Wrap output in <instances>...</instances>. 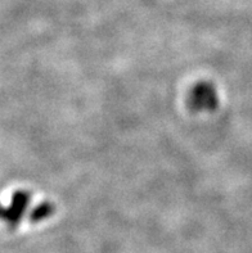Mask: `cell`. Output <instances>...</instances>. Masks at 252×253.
<instances>
[{
    "mask_svg": "<svg viewBox=\"0 0 252 253\" xmlns=\"http://www.w3.org/2000/svg\"><path fill=\"white\" fill-rule=\"evenodd\" d=\"M31 193L27 192V190H17V192H14L12 199H10V205L4 210L3 213V218L8 222L9 226L14 228L22 220L26 210H27L30 202H31Z\"/></svg>",
    "mask_w": 252,
    "mask_h": 253,
    "instance_id": "6da1fadb",
    "label": "cell"
},
{
    "mask_svg": "<svg viewBox=\"0 0 252 253\" xmlns=\"http://www.w3.org/2000/svg\"><path fill=\"white\" fill-rule=\"evenodd\" d=\"M55 207L51 202H47V201H45V202L39 203V205L36 206V207H34V209L31 210V212H30V221H31L32 224L43 221V220H45V218H48L49 216L53 215Z\"/></svg>",
    "mask_w": 252,
    "mask_h": 253,
    "instance_id": "3957f363",
    "label": "cell"
},
{
    "mask_svg": "<svg viewBox=\"0 0 252 253\" xmlns=\"http://www.w3.org/2000/svg\"><path fill=\"white\" fill-rule=\"evenodd\" d=\"M192 103L195 108H208L212 109L217 104V96L215 95V90L207 84H200L193 89L191 95Z\"/></svg>",
    "mask_w": 252,
    "mask_h": 253,
    "instance_id": "7a4b0ae2",
    "label": "cell"
}]
</instances>
